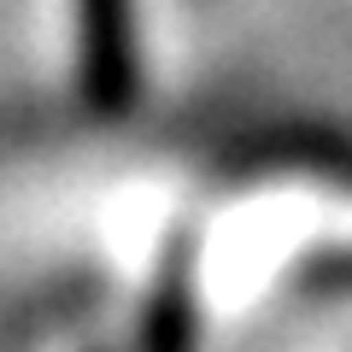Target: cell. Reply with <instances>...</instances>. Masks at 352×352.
I'll use <instances>...</instances> for the list:
<instances>
[{
	"label": "cell",
	"instance_id": "2",
	"mask_svg": "<svg viewBox=\"0 0 352 352\" xmlns=\"http://www.w3.org/2000/svg\"><path fill=\"white\" fill-rule=\"evenodd\" d=\"M188 294H182V270H170L147 317V352H188Z\"/></svg>",
	"mask_w": 352,
	"mask_h": 352
},
{
	"label": "cell",
	"instance_id": "1",
	"mask_svg": "<svg viewBox=\"0 0 352 352\" xmlns=\"http://www.w3.org/2000/svg\"><path fill=\"white\" fill-rule=\"evenodd\" d=\"M82 82L100 112H124L135 94V24L129 0H82Z\"/></svg>",
	"mask_w": 352,
	"mask_h": 352
}]
</instances>
